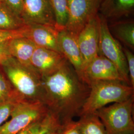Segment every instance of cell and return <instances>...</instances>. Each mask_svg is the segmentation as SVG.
I'll use <instances>...</instances> for the list:
<instances>
[{"mask_svg":"<svg viewBox=\"0 0 134 134\" xmlns=\"http://www.w3.org/2000/svg\"><path fill=\"white\" fill-rule=\"evenodd\" d=\"M59 32L55 27L51 26L26 24L24 37L31 40L37 47L61 53L58 43Z\"/></svg>","mask_w":134,"mask_h":134,"instance_id":"cell-13","label":"cell"},{"mask_svg":"<svg viewBox=\"0 0 134 134\" xmlns=\"http://www.w3.org/2000/svg\"><path fill=\"white\" fill-rule=\"evenodd\" d=\"M21 99L24 98L16 93L9 100L0 104V127L10 117L15 104Z\"/></svg>","mask_w":134,"mask_h":134,"instance_id":"cell-21","label":"cell"},{"mask_svg":"<svg viewBox=\"0 0 134 134\" xmlns=\"http://www.w3.org/2000/svg\"><path fill=\"white\" fill-rule=\"evenodd\" d=\"M8 41L0 43V65L6 62L10 58L12 57L10 54Z\"/></svg>","mask_w":134,"mask_h":134,"instance_id":"cell-27","label":"cell"},{"mask_svg":"<svg viewBox=\"0 0 134 134\" xmlns=\"http://www.w3.org/2000/svg\"><path fill=\"white\" fill-rule=\"evenodd\" d=\"M17 93L12 91L9 82L0 71V104L9 100Z\"/></svg>","mask_w":134,"mask_h":134,"instance_id":"cell-22","label":"cell"},{"mask_svg":"<svg viewBox=\"0 0 134 134\" xmlns=\"http://www.w3.org/2000/svg\"><path fill=\"white\" fill-rule=\"evenodd\" d=\"M55 16V27L59 31L66 29L68 20L67 0H49Z\"/></svg>","mask_w":134,"mask_h":134,"instance_id":"cell-19","label":"cell"},{"mask_svg":"<svg viewBox=\"0 0 134 134\" xmlns=\"http://www.w3.org/2000/svg\"><path fill=\"white\" fill-rule=\"evenodd\" d=\"M77 121L81 134H106L104 126L94 113L81 116Z\"/></svg>","mask_w":134,"mask_h":134,"instance_id":"cell-17","label":"cell"},{"mask_svg":"<svg viewBox=\"0 0 134 134\" xmlns=\"http://www.w3.org/2000/svg\"><path fill=\"white\" fill-rule=\"evenodd\" d=\"M49 111L40 101L21 99L14 105L10 119L0 127V134H18L31 125L42 119Z\"/></svg>","mask_w":134,"mask_h":134,"instance_id":"cell-5","label":"cell"},{"mask_svg":"<svg viewBox=\"0 0 134 134\" xmlns=\"http://www.w3.org/2000/svg\"><path fill=\"white\" fill-rule=\"evenodd\" d=\"M98 55L103 56L113 63L124 79L125 82L130 86L129 72L123 49L118 41L112 36L107 19L102 15H98Z\"/></svg>","mask_w":134,"mask_h":134,"instance_id":"cell-6","label":"cell"},{"mask_svg":"<svg viewBox=\"0 0 134 134\" xmlns=\"http://www.w3.org/2000/svg\"><path fill=\"white\" fill-rule=\"evenodd\" d=\"M109 29L112 30L115 37L125 44L127 47L134 49V23L132 20L121 21L110 25Z\"/></svg>","mask_w":134,"mask_h":134,"instance_id":"cell-16","label":"cell"},{"mask_svg":"<svg viewBox=\"0 0 134 134\" xmlns=\"http://www.w3.org/2000/svg\"><path fill=\"white\" fill-rule=\"evenodd\" d=\"M13 13L20 18L24 0H1Z\"/></svg>","mask_w":134,"mask_h":134,"instance_id":"cell-25","label":"cell"},{"mask_svg":"<svg viewBox=\"0 0 134 134\" xmlns=\"http://www.w3.org/2000/svg\"><path fill=\"white\" fill-rule=\"evenodd\" d=\"M36 47L31 40L25 37L15 38L8 41L11 56L21 65L34 70L31 65V60Z\"/></svg>","mask_w":134,"mask_h":134,"instance_id":"cell-14","label":"cell"},{"mask_svg":"<svg viewBox=\"0 0 134 134\" xmlns=\"http://www.w3.org/2000/svg\"><path fill=\"white\" fill-rule=\"evenodd\" d=\"M88 86L90 91L80 116L94 113L108 104L127 100L134 96V88L122 81H99L91 82Z\"/></svg>","mask_w":134,"mask_h":134,"instance_id":"cell-2","label":"cell"},{"mask_svg":"<svg viewBox=\"0 0 134 134\" xmlns=\"http://www.w3.org/2000/svg\"><path fill=\"white\" fill-rule=\"evenodd\" d=\"M58 43L60 52L81 78L83 63L78 44L77 34L65 29L59 32Z\"/></svg>","mask_w":134,"mask_h":134,"instance_id":"cell-12","label":"cell"},{"mask_svg":"<svg viewBox=\"0 0 134 134\" xmlns=\"http://www.w3.org/2000/svg\"><path fill=\"white\" fill-rule=\"evenodd\" d=\"M41 79L44 103L63 125L80 116L90 87L68 61L56 72Z\"/></svg>","mask_w":134,"mask_h":134,"instance_id":"cell-1","label":"cell"},{"mask_svg":"<svg viewBox=\"0 0 134 134\" xmlns=\"http://www.w3.org/2000/svg\"><path fill=\"white\" fill-rule=\"evenodd\" d=\"M20 17L25 24L55 27V16L49 0H24Z\"/></svg>","mask_w":134,"mask_h":134,"instance_id":"cell-10","label":"cell"},{"mask_svg":"<svg viewBox=\"0 0 134 134\" xmlns=\"http://www.w3.org/2000/svg\"><path fill=\"white\" fill-rule=\"evenodd\" d=\"M134 0H103L99 9L105 19H116L127 16L134 10Z\"/></svg>","mask_w":134,"mask_h":134,"instance_id":"cell-15","label":"cell"},{"mask_svg":"<svg viewBox=\"0 0 134 134\" xmlns=\"http://www.w3.org/2000/svg\"><path fill=\"white\" fill-rule=\"evenodd\" d=\"M101 0H67L68 20L66 29L78 34L97 14Z\"/></svg>","mask_w":134,"mask_h":134,"instance_id":"cell-7","label":"cell"},{"mask_svg":"<svg viewBox=\"0 0 134 134\" xmlns=\"http://www.w3.org/2000/svg\"><path fill=\"white\" fill-rule=\"evenodd\" d=\"M62 126L57 116L49 110L38 129L32 134H60Z\"/></svg>","mask_w":134,"mask_h":134,"instance_id":"cell-20","label":"cell"},{"mask_svg":"<svg viewBox=\"0 0 134 134\" xmlns=\"http://www.w3.org/2000/svg\"><path fill=\"white\" fill-rule=\"evenodd\" d=\"M134 96L127 100L103 107L94 113L104 125L106 134H134Z\"/></svg>","mask_w":134,"mask_h":134,"instance_id":"cell-4","label":"cell"},{"mask_svg":"<svg viewBox=\"0 0 134 134\" xmlns=\"http://www.w3.org/2000/svg\"><path fill=\"white\" fill-rule=\"evenodd\" d=\"M77 40L82 60L83 71L86 66L98 55V14L92 16L77 34Z\"/></svg>","mask_w":134,"mask_h":134,"instance_id":"cell-8","label":"cell"},{"mask_svg":"<svg viewBox=\"0 0 134 134\" xmlns=\"http://www.w3.org/2000/svg\"><path fill=\"white\" fill-rule=\"evenodd\" d=\"M46 116V115H45ZM44 118V117H43ZM43 118L38 121L34 123V124L31 125L27 128L21 132H20L19 134H32L34 133L36 131H37L40 127V125L41 124V123L42 122V120Z\"/></svg>","mask_w":134,"mask_h":134,"instance_id":"cell-28","label":"cell"},{"mask_svg":"<svg viewBox=\"0 0 134 134\" xmlns=\"http://www.w3.org/2000/svg\"><path fill=\"white\" fill-rule=\"evenodd\" d=\"M127 61L130 86L134 88V56L129 49L123 48Z\"/></svg>","mask_w":134,"mask_h":134,"instance_id":"cell-24","label":"cell"},{"mask_svg":"<svg viewBox=\"0 0 134 134\" xmlns=\"http://www.w3.org/2000/svg\"><path fill=\"white\" fill-rule=\"evenodd\" d=\"M25 25L21 19L9 9L0 0V29H18Z\"/></svg>","mask_w":134,"mask_h":134,"instance_id":"cell-18","label":"cell"},{"mask_svg":"<svg viewBox=\"0 0 134 134\" xmlns=\"http://www.w3.org/2000/svg\"><path fill=\"white\" fill-rule=\"evenodd\" d=\"M67 61L62 53L36 47L31 58V65L41 77L56 72Z\"/></svg>","mask_w":134,"mask_h":134,"instance_id":"cell-11","label":"cell"},{"mask_svg":"<svg viewBox=\"0 0 134 134\" xmlns=\"http://www.w3.org/2000/svg\"><path fill=\"white\" fill-rule=\"evenodd\" d=\"M1 66L14 91L22 98L44 103L41 79L37 72L25 67L13 57Z\"/></svg>","mask_w":134,"mask_h":134,"instance_id":"cell-3","label":"cell"},{"mask_svg":"<svg viewBox=\"0 0 134 134\" xmlns=\"http://www.w3.org/2000/svg\"><path fill=\"white\" fill-rule=\"evenodd\" d=\"M60 134H81L77 121L72 120L63 125Z\"/></svg>","mask_w":134,"mask_h":134,"instance_id":"cell-26","label":"cell"},{"mask_svg":"<svg viewBox=\"0 0 134 134\" xmlns=\"http://www.w3.org/2000/svg\"><path fill=\"white\" fill-rule=\"evenodd\" d=\"M25 25L23 27L18 29H0V43L8 41L11 39L15 38L24 37V30Z\"/></svg>","mask_w":134,"mask_h":134,"instance_id":"cell-23","label":"cell"},{"mask_svg":"<svg viewBox=\"0 0 134 134\" xmlns=\"http://www.w3.org/2000/svg\"><path fill=\"white\" fill-rule=\"evenodd\" d=\"M81 79L88 85L91 82L99 81H115L125 83L115 65L100 55H98L84 69Z\"/></svg>","mask_w":134,"mask_h":134,"instance_id":"cell-9","label":"cell"}]
</instances>
